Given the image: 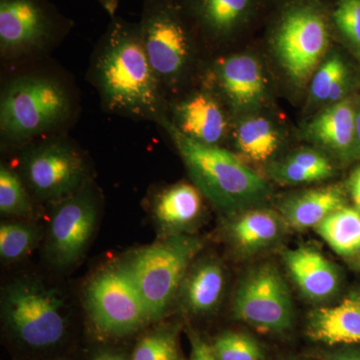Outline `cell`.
Returning <instances> with one entry per match:
<instances>
[{"label": "cell", "mask_w": 360, "mask_h": 360, "mask_svg": "<svg viewBox=\"0 0 360 360\" xmlns=\"http://www.w3.org/2000/svg\"><path fill=\"white\" fill-rule=\"evenodd\" d=\"M94 360H125V359H122V356H118V355L105 354L98 355V356H96V359H94Z\"/></svg>", "instance_id": "obj_36"}, {"label": "cell", "mask_w": 360, "mask_h": 360, "mask_svg": "<svg viewBox=\"0 0 360 360\" xmlns=\"http://www.w3.org/2000/svg\"><path fill=\"white\" fill-rule=\"evenodd\" d=\"M359 269H360V257H359Z\"/></svg>", "instance_id": "obj_38"}, {"label": "cell", "mask_w": 360, "mask_h": 360, "mask_svg": "<svg viewBox=\"0 0 360 360\" xmlns=\"http://www.w3.org/2000/svg\"><path fill=\"white\" fill-rule=\"evenodd\" d=\"M328 30L321 14L309 8L291 11L279 26L277 56L288 75L304 84L321 63L328 47Z\"/></svg>", "instance_id": "obj_10"}, {"label": "cell", "mask_w": 360, "mask_h": 360, "mask_svg": "<svg viewBox=\"0 0 360 360\" xmlns=\"http://www.w3.org/2000/svg\"><path fill=\"white\" fill-rule=\"evenodd\" d=\"M191 360H219L210 347L200 336L193 335L191 336Z\"/></svg>", "instance_id": "obj_32"}, {"label": "cell", "mask_w": 360, "mask_h": 360, "mask_svg": "<svg viewBox=\"0 0 360 360\" xmlns=\"http://www.w3.org/2000/svg\"><path fill=\"white\" fill-rule=\"evenodd\" d=\"M71 111L68 90L44 75H25L6 85L0 99V130L11 142L30 141L65 122Z\"/></svg>", "instance_id": "obj_3"}, {"label": "cell", "mask_w": 360, "mask_h": 360, "mask_svg": "<svg viewBox=\"0 0 360 360\" xmlns=\"http://www.w3.org/2000/svg\"><path fill=\"white\" fill-rule=\"evenodd\" d=\"M233 312L260 331L281 333L293 324V302L281 272L271 264L255 267L239 283Z\"/></svg>", "instance_id": "obj_8"}, {"label": "cell", "mask_w": 360, "mask_h": 360, "mask_svg": "<svg viewBox=\"0 0 360 360\" xmlns=\"http://www.w3.org/2000/svg\"><path fill=\"white\" fill-rule=\"evenodd\" d=\"M96 206L82 189L59 201L49 224L47 251L54 264L66 266L77 262L96 224Z\"/></svg>", "instance_id": "obj_12"}, {"label": "cell", "mask_w": 360, "mask_h": 360, "mask_svg": "<svg viewBox=\"0 0 360 360\" xmlns=\"http://www.w3.org/2000/svg\"><path fill=\"white\" fill-rule=\"evenodd\" d=\"M253 0H193L196 18L215 37L233 32L250 13Z\"/></svg>", "instance_id": "obj_23"}, {"label": "cell", "mask_w": 360, "mask_h": 360, "mask_svg": "<svg viewBox=\"0 0 360 360\" xmlns=\"http://www.w3.org/2000/svg\"><path fill=\"white\" fill-rule=\"evenodd\" d=\"M356 208H357V210H359V212H360V206H359V207H356Z\"/></svg>", "instance_id": "obj_39"}, {"label": "cell", "mask_w": 360, "mask_h": 360, "mask_svg": "<svg viewBox=\"0 0 360 360\" xmlns=\"http://www.w3.org/2000/svg\"><path fill=\"white\" fill-rule=\"evenodd\" d=\"M22 172L32 193L49 200L61 201L77 193L87 176L84 158L60 141L44 142L26 151Z\"/></svg>", "instance_id": "obj_9"}, {"label": "cell", "mask_w": 360, "mask_h": 360, "mask_svg": "<svg viewBox=\"0 0 360 360\" xmlns=\"http://www.w3.org/2000/svg\"><path fill=\"white\" fill-rule=\"evenodd\" d=\"M214 82L225 98L238 110L259 105L266 91V78L259 61L248 54L219 59Z\"/></svg>", "instance_id": "obj_13"}, {"label": "cell", "mask_w": 360, "mask_h": 360, "mask_svg": "<svg viewBox=\"0 0 360 360\" xmlns=\"http://www.w3.org/2000/svg\"><path fill=\"white\" fill-rule=\"evenodd\" d=\"M139 32L144 51L162 87L174 84L191 58V40L168 0H146Z\"/></svg>", "instance_id": "obj_6"}, {"label": "cell", "mask_w": 360, "mask_h": 360, "mask_svg": "<svg viewBox=\"0 0 360 360\" xmlns=\"http://www.w3.org/2000/svg\"><path fill=\"white\" fill-rule=\"evenodd\" d=\"M90 319L101 333L123 335L151 321L146 305L122 265L94 277L86 290Z\"/></svg>", "instance_id": "obj_7"}, {"label": "cell", "mask_w": 360, "mask_h": 360, "mask_svg": "<svg viewBox=\"0 0 360 360\" xmlns=\"http://www.w3.org/2000/svg\"><path fill=\"white\" fill-rule=\"evenodd\" d=\"M32 202L18 174L6 165L0 167V212L2 214L25 215L32 212Z\"/></svg>", "instance_id": "obj_28"}, {"label": "cell", "mask_w": 360, "mask_h": 360, "mask_svg": "<svg viewBox=\"0 0 360 360\" xmlns=\"http://www.w3.org/2000/svg\"><path fill=\"white\" fill-rule=\"evenodd\" d=\"M283 258L296 285L310 300H326L338 290V269L319 251L298 248L285 251Z\"/></svg>", "instance_id": "obj_15"}, {"label": "cell", "mask_w": 360, "mask_h": 360, "mask_svg": "<svg viewBox=\"0 0 360 360\" xmlns=\"http://www.w3.org/2000/svg\"><path fill=\"white\" fill-rule=\"evenodd\" d=\"M356 113L349 101L333 104L310 123V136L333 150L347 153L356 139Z\"/></svg>", "instance_id": "obj_18"}, {"label": "cell", "mask_w": 360, "mask_h": 360, "mask_svg": "<svg viewBox=\"0 0 360 360\" xmlns=\"http://www.w3.org/2000/svg\"><path fill=\"white\" fill-rule=\"evenodd\" d=\"M56 14L45 0H0V51L18 58L44 49L58 30Z\"/></svg>", "instance_id": "obj_11"}, {"label": "cell", "mask_w": 360, "mask_h": 360, "mask_svg": "<svg viewBox=\"0 0 360 360\" xmlns=\"http://www.w3.org/2000/svg\"><path fill=\"white\" fill-rule=\"evenodd\" d=\"M219 360H262L264 352L259 343L251 336L239 333H225L212 345Z\"/></svg>", "instance_id": "obj_29"}, {"label": "cell", "mask_w": 360, "mask_h": 360, "mask_svg": "<svg viewBox=\"0 0 360 360\" xmlns=\"http://www.w3.org/2000/svg\"><path fill=\"white\" fill-rule=\"evenodd\" d=\"M236 139L243 155L259 162L269 160L281 143L276 127L264 116H252L239 123Z\"/></svg>", "instance_id": "obj_24"}, {"label": "cell", "mask_w": 360, "mask_h": 360, "mask_svg": "<svg viewBox=\"0 0 360 360\" xmlns=\"http://www.w3.org/2000/svg\"><path fill=\"white\" fill-rule=\"evenodd\" d=\"M350 193L356 207L360 206V168L355 170L349 179Z\"/></svg>", "instance_id": "obj_34"}, {"label": "cell", "mask_w": 360, "mask_h": 360, "mask_svg": "<svg viewBox=\"0 0 360 360\" xmlns=\"http://www.w3.org/2000/svg\"><path fill=\"white\" fill-rule=\"evenodd\" d=\"M356 141L360 146V110L356 113Z\"/></svg>", "instance_id": "obj_37"}, {"label": "cell", "mask_w": 360, "mask_h": 360, "mask_svg": "<svg viewBox=\"0 0 360 360\" xmlns=\"http://www.w3.org/2000/svg\"><path fill=\"white\" fill-rule=\"evenodd\" d=\"M307 335L328 345L360 342V295L349 296L333 307H321L310 314Z\"/></svg>", "instance_id": "obj_16"}, {"label": "cell", "mask_w": 360, "mask_h": 360, "mask_svg": "<svg viewBox=\"0 0 360 360\" xmlns=\"http://www.w3.org/2000/svg\"><path fill=\"white\" fill-rule=\"evenodd\" d=\"M314 229L341 257L360 255V212L357 208L343 206L329 214Z\"/></svg>", "instance_id": "obj_22"}, {"label": "cell", "mask_w": 360, "mask_h": 360, "mask_svg": "<svg viewBox=\"0 0 360 360\" xmlns=\"http://www.w3.org/2000/svg\"><path fill=\"white\" fill-rule=\"evenodd\" d=\"M39 232L32 225L11 222L0 226V257L18 260L27 255L37 245Z\"/></svg>", "instance_id": "obj_27"}, {"label": "cell", "mask_w": 360, "mask_h": 360, "mask_svg": "<svg viewBox=\"0 0 360 360\" xmlns=\"http://www.w3.org/2000/svg\"><path fill=\"white\" fill-rule=\"evenodd\" d=\"M99 1L105 7L106 11H110L111 14L115 13L118 0H99Z\"/></svg>", "instance_id": "obj_35"}, {"label": "cell", "mask_w": 360, "mask_h": 360, "mask_svg": "<svg viewBox=\"0 0 360 360\" xmlns=\"http://www.w3.org/2000/svg\"><path fill=\"white\" fill-rule=\"evenodd\" d=\"M160 123L172 136L198 188L217 207L236 212L259 205L269 195L267 182L233 153L188 139L167 117Z\"/></svg>", "instance_id": "obj_2"}, {"label": "cell", "mask_w": 360, "mask_h": 360, "mask_svg": "<svg viewBox=\"0 0 360 360\" xmlns=\"http://www.w3.org/2000/svg\"><path fill=\"white\" fill-rule=\"evenodd\" d=\"M281 219L267 210H250L239 215L231 225L236 245L245 251H257L274 243L281 232Z\"/></svg>", "instance_id": "obj_21"}, {"label": "cell", "mask_w": 360, "mask_h": 360, "mask_svg": "<svg viewBox=\"0 0 360 360\" xmlns=\"http://www.w3.org/2000/svg\"><path fill=\"white\" fill-rule=\"evenodd\" d=\"M200 248L198 239L174 236L135 251L120 264L139 291L150 321L167 311Z\"/></svg>", "instance_id": "obj_4"}, {"label": "cell", "mask_w": 360, "mask_h": 360, "mask_svg": "<svg viewBox=\"0 0 360 360\" xmlns=\"http://www.w3.org/2000/svg\"><path fill=\"white\" fill-rule=\"evenodd\" d=\"M198 187L175 184L156 195L153 212L158 224L165 229H177L191 224L201 212V196Z\"/></svg>", "instance_id": "obj_19"}, {"label": "cell", "mask_w": 360, "mask_h": 360, "mask_svg": "<svg viewBox=\"0 0 360 360\" xmlns=\"http://www.w3.org/2000/svg\"><path fill=\"white\" fill-rule=\"evenodd\" d=\"M347 70L340 56H331L314 72L311 82L312 98L335 103L347 89Z\"/></svg>", "instance_id": "obj_26"}, {"label": "cell", "mask_w": 360, "mask_h": 360, "mask_svg": "<svg viewBox=\"0 0 360 360\" xmlns=\"http://www.w3.org/2000/svg\"><path fill=\"white\" fill-rule=\"evenodd\" d=\"M131 360H180L176 338L168 330L144 336L137 343Z\"/></svg>", "instance_id": "obj_30"}, {"label": "cell", "mask_w": 360, "mask_h": 360, "mask_svg": "<svg viewBox=\"0 0 360 360\" xmlns=\"http://www.w3.org/2000/svg\"><path fill=\"white\" fill-rule=\"evenodd\" d=\"M333 167L326 156L316 151H300L274 169V177L288 184L321 181L333 174Z\"/></svg>", "instance_id": "obj_25"}, {"label": "cell", "mask_w": 360, "mask_h": 360, "mask_svg": "<svg viewBox=\"0 0 360 360\" xmlns=\"http://www.w3.org/2000/svg\"><path fill=\"white\" fill-rule=\"evenodd\" d=\"M169 122L180 134L205 146H219L227 129L221 105L207 91L194 92L179 101Z\"/></svg>", "instance_id": "obj_14"}, {"label": "cell", "mask_w": 360, "mask_h": 360, "mask_svg": "<svg viewBox=\"0 0 360 360\" xmlns=\"http://www.w3.org/2000/svg\"><path fill=\"white\" fill-rule=\"evenodd\" d=\"M2 307L14 333L30 347L56 345L65 335V298L60 291L39 281L11 284L2 296Z\"/></svg>", "instance_id": "obj_5"}, {"label": "cell", "mask_w": 360, "mask_h": 360, "mask_svg": "<svg viewBox=\"0 0 360 360\" xmlns=\"http://www.w3.org/2000/svg\"><path fill=\"white\" fill-rule=\"evenodd\" d=\"M335 20L342 34L360 47V0H341Z\"/></svg>", "instance_id": "obj_31"}, {"label": "cell", "mask_w": 360, "mask_h": 360, "mask_svg": "<svg viewBox=\"0 0 360 360\" xmlns=\"http://www.w3.org/2000/svg\"><path fill=\"white\" fill-rule=\"evenodd\" d=\"M345 198L336 186L312 189L284 201L281 207L284 221L302 231L321 224L335 210L345 206Z\"/></svg>", "instance_id": "obj_17"}, {"label": "cell", "mask_w": 360, "mask_h": 360, "mask_svg": "<svg viewBox=\"0 0 360 360\" xmlns=\"http://www.w3.org/2000/svg\"><path fill=\"white\" fill-rule=\"evenodd\" d=\"M321 360H360V349H338L321 352L316 355Z\"/></svg>", "instance_id": "obj_33"}, {"label": "cell", "mask_w": 360, "mask_h": 360, "mask_svg": "<svg viewBox=\"0 0 360 360\" xmlns=\"http://www.w3.org/2000/svg\"><path fill=\"white\" fill-rule=\"evenodd\" d=\"M94 77L110 111L156 122L167 117L163 87L146 56L139 25L113 20L97 52Z\"/></svg>", "instance_id": "obj_1"}, {"label": "cell", "mask_w": 360, "mask_h": 360, "mask_svg": "<svg viewBox=\"0 0 360 360\" xmlns=\"http://www.w3.org/2000/svg\"><path fill=\"white\" fill-rule=\"evenodd\" d=\"M224 288V272L214 260H206L195 267L186 279L184 298L193 314H206L219 304Z\"/></svg>", "instance_id": "obj_20"}]
</instances>
